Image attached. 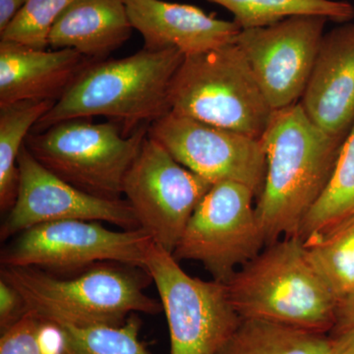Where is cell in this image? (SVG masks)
Returning <instances> with one entry per match:
<instances>
[{"instance_id": "cell-1", "label": "cell", "mask_w": 354, "mask_h": 354, "mask_svg": "<svg viewBox=\"0 0 354 354\" xmlns=\"http://www.w3.org/2000/svg\"><path fill=\"white\" fill-rule=\"evenodd\" d=\"M261 141L267 171L255 208L267 246L297 236L329 183L346 140L324 132L297 102L274 111Z\"/></svg>"}, {"instance_id": "cell-2", "label": "cell", "mask_w": 354, "mask_h": 354, "mask_svg": "<svg viewBox=\"0 0 354 354\" xmlns=\"http://www.w3.org/2000/svg\"><path fill=\"white\" fill-rule=\"evenodd\" d=\"M176 48H142L118 59L94 60L81 72L68 90L32 132H41L62 121L104 116L130 136L171 113L169 92L183 64Z\"/></svg>"}, {"instance_id": "cell-3", "label": "cell", "mask_w": 354, "mask_h": 354, "mask_svg": "<svg viewBox=\"0 0 354 354\" xmlns=\"http://www.w3.org/2000/svg\"><path fill=\"white\" fill-rule=\"evenodd\" d=\"M0 276L20 293L27 312L55 325L118 327L131 314L162 311L145 292L152 277L138 266L97 263L67 279L39 268L1 266Z\"/></svg>"}, {"instance_id": "cell-4", "label": "cell", "mask_w": 354, "mask_h": 354, "mask_svg": "<svg viewBox=\"0 0 354 354\" xmlns=\"http://www.w3.org/2000/svg\"><path fill=\"white\" fill-rule=\"evenodd\" d=\"M227 283L241 319H257L330 334L337 302L307 257L298 236L272 242Z\"/></svg>"}, {"instance_id": "cell-5", "label": "cell", "mask_w": 354, "mask_h": 354, "mask_svg": "<svg viewBox=\"0 0 354 354\" xmlns=\"http://www.w3.org/2000/svg\"><path fill=\"white\" fill-rule=\"evenodd\" d=\"M171 113L261 139L274 113L234 43L184 57L169 92Z\"/></svg>"}, {"instance_id": "cell-6", "label": "cell", "mask_w": 354, "mask_h": 354, "mask_svg": "<svg viewBox=\"0 0 354 354\" xmlns=\"http://www.w3.org/2000/svg\"><path fill=\"white\" fill-rule=\"evenodd\" d=\"M149 127L124 136L111 121L93 123L91 118H76L44 131L30 132L25 145L39 164L77 189L102 199L120 200L125 176Z\"/></svg>"}, {"instance_id": "cell-7", "label": "cell", "mask_w": 354, "mask_h": 354, "mask_svg": "<svg viewBox=\"0 0 354 354\" xmlns=\"http://www.w3.org/2000/svg\"><path fill=\"white\" fill-rule=\"evenodd\" d=\"M144 266L167 317L169 354L218 353L242 320L230 301L227 283L193 278L172 253L153 241Z\"/></svg>"}, {"instance_id": "cell-8", "label": "cell", "mask_w": 354, "mask_h": 354, "mask_svg": "<svg viewBox=\"0 0 354 354\" xmlns=\"http://www.w3.org/2000/svg\"><path fill=\"white\" fill-rule=\"evenodd\" d=\"M255 197L243 184H214L193 212L174 257L201 263L214 281L228 283L266 246Z\"/></svg>"}, {"instance_id": "cell-9", "label": "cell", "mask_w": 354, "mask_h": 354, "mask_svg": "<svg viewBox=\"0 0 354 354\" xmlns=\"http://www.w3.org/2000/svg\"><path fill=\"white\" fill-rule=\"evenodd\" d=\"M9 241L0 254L1 266L39 268L55 274L83 272L102 262L145 268L153 242L141 227L115 232L100 221L81 220L41 223Z\"/></svg>"}, {"instance_id": "cell-10", "label": "cell", "mask_w": 354, "mask_h": 354, "mask_svg": "<svg viewBox=\"0 0 354 354\" xmlns=\"http://www.w3.org/2000/svg\"><path fill=\"white\" fill-rule=\"evenodd\" d=\"M214 184L186 169L147 136L123 183V196L140 227L174 253L193 212Z\"/></svg>"}, {"instance_id": "cell-11", "label": "cell", "mask_w": 354, "mask_h": 354, "mask_svg": "<svg viewBox=\"0 0 354 354\" xmlns=\"http://www.w3.org/2000/svg\"><path fill=\"white\" fill-rule=\"evenodd\" d=\"M149 136L212 184H243L257 198L262 192L267 158L261 139L172 113L152 123Z\"/></svg>"}, {"instance_id": "cell-12", "label": "cell", "mask_w": 354, "mask_h": 354, "mask_svg": "<svg viewBox=\"0 0 354 354\" xmlns=\"http://www.w3.org/2000/svg\"><path fill=\"white\" fill-rule=\"evenodd\" d=\"M327 18L300 15L255 29L241 30V48L274 111L299 102L322 44Z\"/></svg>"}, {"instance_id": "cell-13", "label": "cell", "mask_w": 354, "mask_h": 354, "mask_svg": "<svg viewBox=\"0 0 354 354\" xmlns=\"http://www.w3.org/2000/svg\"><path fill=\"white\" fill-rule=\"evenodd\" d=\"M17 198L0 227L1 241L41 223L81 220L106 221L124 230L140 228L134 209L125 199L92 196L46 169L25 144L18 157Z\"/></svg>"}, {"instance_id": "cell-14", "label": "cell", "mask_w": 354, "mask_h": 354, "mask_svg": "<svg viewBox=\"0 0 354 354\" xmlns=\"http://www.w3.org/2000/svg\"><path fill=\"white\" fill-rule=\"evenodd\" d=\"M299 104L324 132L348 138L354 125V23L324 35Z\"/></svg>"}, {"instance_id": "cell-15", "label": "cell", "mask_w": 354, "mask_h": 354, "mask_svg": "<svg viewBox=\"0 0 354 354\" xmlns=\"http://www.w3.org/2000/svg\"><path fill=\"white\" fill-rule=\"evenodd\" d=\"M134 30L143 37L144 48H176L185 57L234 43L241 27L218 19L189 4L164 0H124Z\"/></svg>"}, {"instance_id": "cell-16", "label": "cell", "mask_w": 354, "mask_h": 354, "mask_svg": "<svg viewBox=\"0 0 354 354\" xmlns=\"http://www.w3.org/2000/svg\"><path fill=\"white\" fill-rule=\"evenodd\" d=\"M93 62L71 48L41 50L0 41V106L27 100L57 102Z\"/></svg>"}, {"instance_id": "cell-17", "label": "cell", "mask_w": 354, "mask_h": 354, "mask_svg": "<svg viewBox=\"0 0 354 354\" xmlns=\"http://www.w3.org/2000/svg\"><path fill=\"white\" fill-rule=\"evenodd\" d=\"M133 30L124 0H73L53 25L48 46L106 59L131 38Z\"/></svg>"}, {"instance_id": "cell-18", "label": "cell", "mask_w": 354, "mask_h": 354, "mask_svg": "<svg viewBox=\"0 0 354 354\" xmlns=\"http://www.w3.org/2000/svg\"><path fill=\"white\" fill-rule=\"evenodd\" d=\"M334 337L257 319H242L216 354H329Z\"/></svg>"}, {"instance_id": "cell-19", "label": "cell", "mask_w": 354, "mask_h": 354, "mask_svg": "<svg viewBox=\"0 0 354 354\" xmlns=\"http://www.w3.org/2000/svg\"><path fill=\"white\" fill-rule=\"evenodd\" d=\"M51 100H27L0 106V209L8 213L17 198L18 157L29 133L55 106Z\"/></svg>"}, {"instance_id": "cell-20", "label": "cell", "mask_w": 354, "mask_h": 354, "mask_svg": "<svg viewBox=\"0 0 354 354\" xmlns=\"http://www.w3.org/2000/svg\"><path fill=\"white\" fill-rule=\"evenodd\" d=\"M307 257L337 306L354 298V216L304 242Z\"/></svg>"}, {"instance_id": "cell-21", "label": "cell", "mask_w": 354, "mask_h": 354, "mask_svg": "<svg viewBox=\"0 0 354 354\" xmlns=\"http://www.w3.org/2000/svg\"><path fill=\"white\" fill-rule=\"evenodd\" d=\"M354 216V125L337 158L320 198L300 227L297 236L306 242Z\"/></svg>"}, {"instance_id": "cell-22", "label": "cell", "mask_w": 354, "mask_h": 354, "mask_svg": "<svg viewBox=\"0 0 354 354\" xmlns=\"http://www.w3.org/2000/svg\"><path fill=\"white\" fill-rule=\"evenodd\" d=\"M234 15L241 30L276 24L293 16H322L337 23L354 18L353 4L339 0H208Z\"/></svg>"}, {"instance_id": "cell-23", "label": "cell", "mask_w": 354, "mask_h": 354, "mask_svg": "<svg viewBox=\"0 0 354 354\" xmlns=\"http://www.w3.org/2000/svg\"><path fill=\"white\" fill-rule=\"evenodd\" d=\"M57 326L65 354H151L140 341L142 322L137 313L131 314L118 327Z\"/></svg>"}, {"instance_id": "cell-24", "label": "cell", "mask_w": 354, "mask_h": 354, "mask_svg": "<svg viewBox=\"0 0 354 354\" xmlns=\"http://www.w3.org/2000/svg\"><path fill=\"white\" fill-rule=\"evenodd\" d=\"M73 0H28L6 29L0 41H13L46 50L53 25Z\"/></svg>"}, {"instance_id": "cell-25", "label": "cell", "mask_w": 354, "mask_h": 354, "mask_svg": "<svg viewBox=\"0 0 354 354\" xmlns=\"http://www.w3.org/2000/svg\"><path fill=\"white\" fill-rule=\"evenodd\" d=\"M0 354H65L59 328L28 311L1 333Z\"/></svg>"}, {"instance_id": "cell-26", "label": "cell", "mask_w": 354, "mask_h": 354, "mask_svg": "<svg viewBox=\"0 0 354 354\" xmlns=\"http://www.w3.org/2000/svg\"><path fill=\"white\" fill-rule=\"evenodd\" d=\"M27 313L26 304L17 290L0 278V330L12 327Z\"/></svg>"}, {"instance_id": "cell-27", "label": "cell", "mask_w": 354, "mask_h": 354, "mask_svg": "<svg viewBox=\"0 0 354 354\" xmlns=\"http://www.w3.org/2000/svg\"><path fill=\"white\" fill-rule=\"evenodd\" d=\"M353 327H354V298L337 306L335 325L330 335L339 334L342 330Z\"/></svg>"}, {"instance_id": "cell-28", "label": "cell", "mask_w": 354, "mask_h": 354, "mask_svg": "<svg viewBox=\"0 0 354 354\" xmlns=\"http://www.w3.org/2000/svg\"><path fill=\"white\" fill-rule=\"evenodd\" d=\"M332 337L334 342L329 354H354V327Z\"/></svg>"}, {"instance_id": "cell-29", "label": "cell", "mask_w": 354, "mask_h": 354, "mask_svg": "<svg viewBox=\"0 0 354 354\" xmlns=\"http://www.w3.org/2000/svg\"><path fill=\"white\" fill-rule=\"evenodd\" d=\"M28 0H0V32L27 3Z\"/></svg>"}]
</instances>
